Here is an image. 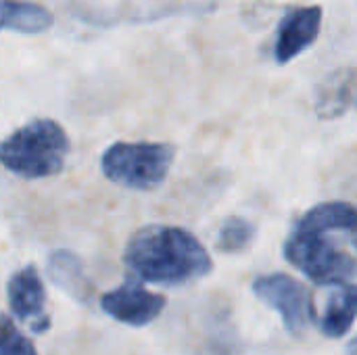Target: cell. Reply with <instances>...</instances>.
<instances>
[{
    "label": "cell",
    "mask_w": 357,
    "mask_h": 355,
    "mask_svg": "<svg viewBox=\"0 0 357 355\" xmlns=\"http://www.w3.org/2000/svg\"><path fill=\"white\" fill-rule=\"evenodd\" d=\"M0 355H38L31 341L23 337L4 314H0Z\"/></svg>",
    "instance_id": "cell-15"
},
{
    "label": "cell",
    "mask_w": 357,
    "mask_h": 355,
    "mask_svg": "<svg viewBox=\"0 0 357 355\" xmlns=\"http://www.w3.org/2000/svg\"><path fill=\"white\" fill-rule=\"evenodd\" d=\"M167 299L163 295L151 293L142 287V282L130 278L121 287L105 293L100 297V308L113 320L128 326H146L157 320L165 308Z\"/></svg>",
    "instance_id": "cell-6"
},
{
    "label": "cell",
    "mask_w": 357,
    "mask_h": 355,
    "mask_svg": "<svg viewBox=\"0 0 357 355\" xmlns=\"http://www.w3.org/2000/svg\"><path fill=\"white\" fill-rule=\"evenodd\" d=\"M123 262L140 280L163 287L188 285L213 270L211 255L192 232L165 224H151L134 232Z\"/></svg>",
    "instance_id": "cell-1"
},
{
    "label": "cell",
    "mask_w": 357,
    "mask_h": 355,
    "mask_svg": "<svg viewBox=\"0 0 357 355\" xmlns=\"http://www.w3.org/2000/svg\"><path fill=\"white\" fill-rule=\"evenodd\" d=\"M6 299L10 312L33 333L48 331L50 318L46 314V291L36 266H25L10 276L6 285Z\"/></svg>",
    "instance_id": "cell-8"
},
{
    "label": "cell",
    "mask_w": 357,
    "mask_h": 355,
    "mask_svg": "<svg viewBox=\"0 0 357 355\" xmlns=\"http://www.w3.org/2000/svg\"><path fill=\"white\" fill-rule=\"evenodd\" d=\"M357 293L354 282L335 287L333 295L326 301L324 316L320 320V328L331 339H341L347 335L356 322Z\"/></svg>",
    "instance_id": "cell-12"
},
{
    "label": "cell",
    "mask_w": 357,
    "mask_h": 355,
    "mask_svg": "<svg viewBox=\"0 0 357 355\" xmlns=\"http://www.w3.org/2000/svg\"><path fill=\"white\" fill-rule=\"evenodd\" d=\"M347 354L356 355V341H351V343H349V347H347Z\"/></svg>",
    "instance_id": "cell-16"
},
{
    "label": "cell",
    "mask_w": 357,
    "mask_h": 355,
    "mask_svg": "<svg viewBox=\"0 0 357 355\" xmlns=\"http://www.w3.org/2000/svg\"><path fill=\"white\" fill-rule=\"evenodd\" d=\"M54 23L52 13L36 2L0 0V31L10 29L17 33H42Z\"/></svg>",
    "instance_id": "cell-11"
},
{
    "label": "cell",
    "mask_w": 357,
    "mask_h": 355,
    "mask_svg": "<svg viewBox=\"0 0 357 355\" xmlns=\"http://www.w3.org/2000/svg\"><path fill=\"white\" fill-rule=\"evenodd\" d=\"M48 276L50 280L63 289L67 295H71L73 299L86 303L90 301L92 297V285L84 272V266L79 262V257L67 249H59V251H52L50 257H48Z\"/></svg>",
    "instance_id": "cell-10"
},
{
    "label": "cell",
    "mask_w": 357,
    "mask_h": 355,
    "mask_svg": "<svg viewBox=\"0 0 357 355\" xmlns=\"http://www.w3.org/2000/svg\"><path fill=\"white\" fill-rule=\"evenodd\" d=\"M356 100V69H337L316 90V115L320 119L343 117Z\"/></svg>",
    "instance_id": "cell-9"
},
{
    "label": "cell",
    "mask_w": 357,
    "mask_h": 355,
    "mask_svg": "<svg viewBox=\"0 0 357 355\" xmlns=\"http://www.w3.org/2000/svg\"><path fill=\"white\" fill-rule=\"evenodd\" d=\"M322 29V6L305 4L287 10L278 25L274 59L278 65H287L305 52L320 36Z\"/></svg>",
    "instance_id": "cell-7"
},
{
    "label": "cell",
    "mask_w": 357,
    "mask_h": 355,
    "mask_svg": "<svg viewBox=\"0 0 357 355\" xmlns=\"http://www.w3.org/2000/svg\"><path fill=\"white\" fill-rule=\"evenodd\" d=\"M297 224L318 228V230H331V232H343L347 236H356L357 213L356 207L347 201H328L312 207L307 213H303Z\"/></svg>",
    "instance_id": "cell-13"
},
{
    "label": "cell",
    "mask_w": 357,
    "mask_h": 355,
    "mask_svg": "<svg viewBox=\"0 0 357 355\" xmlns=\"http://www.w3.org/2000/svg\"><path fill=\"white\" fill-rule=\"evenodd\" d=\"M253 293L257 295V299L280 314L287 331L293 335L305 331L316 318L312 293L303 282L289 274L276 272L255 278Z\"/></svg>",
    "instance_id": "cell-5"
},
{
    "label": "cell",
    "mask_w": 357,
    "mask_h": 355,
    "mask_svg": "<svg viewBox=\"0 0 357 355\" xmlns=\"http://www.w3.org/2000/svg\"><path fill=\"white\" fill-rule=\"evenodd\" d=\"M331 230L295 224L287 243L284 257L320 287L349 285L356 278V257L331 239Z\"/></svg>",
    "instance_id": "cell-3"
},
{
    "label": "cell",
    "mask_w": 357,
    "mask_h": 355,
    "mask_svg": "<svg viewBox=\"0 0 357 355\" xmlns=\"http://www.w3.org/2000/svg\"><path fill=\"white\" fill-rule=\"evenodd\" d=\"M255 239V226L238 216H232L224 220V224L218 230L215 247L222 253H241L251 247Z\"/></svg>",
    "instance_id": "cell-14"
},
{
    "label": "cell",
    "mask_w": 357,
    "mask_h": 355,
    "mask_svg": "<svg viewBox=\"0 0 357 355\" xmlns=\"http://www.w3.org/2000/svg\"><path fill=\"white\" fill-rule=\"evenodd\" d=\"M176 159L174 144L167 142H115L100 159L102 174L130 190H155L167 178Z\"/></svg>",
    "instance_id": "cell-4"
},
{
    "label": "cell",
    "mask_w": 357,
    "mask_h": 355,
    "mask_svg": "<svg viewBox=\"0 0 357 355\" xmlns=\"http://www.w3.org/2000/svg\"><path fill=\"white\" fill-rule=\"evenodd\" d=\"M71 142L65 128L38 117L17 128L0 142V165L25 180H42L63 172Z\"/></svg>",
    "instance_id": "cell-2"
}]
</instances>
